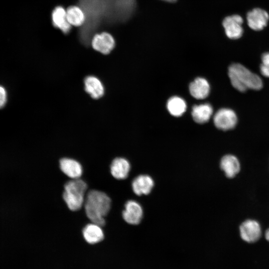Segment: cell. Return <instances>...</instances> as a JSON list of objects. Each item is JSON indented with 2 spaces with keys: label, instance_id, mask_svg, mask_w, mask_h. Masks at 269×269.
Masks as SVG:
<instances>
[{
  "label": "cell",
  "instance_id": "obj_1",
  "mask_svg": "<svg viewBox=\"0 0 269 269\" xmlns=\"http://www.w3.org/2000/svg\"><path fill=\"white\" fill-rule=\"evenodd\" d=\"M85 21L78 30L82 44L88 47L94 34L102 27L117 24L115 0H78Z\"/></svg>",
  "mask_w": 269,
  "mask_h": 269
},
{
  "label": "cell",
  "instance_id": "obj_2",
  "mask_svg": "<svg viewBox=\"0 0 269 269\" xmlns=\"http://www.w3.org/2000/svg\"><path fill=\"white\" fill-rule=\"evenodd\" d=\"M111 199L105 192L95 189L89 190L87 193L84 209L88 219L101 227L106 224L105 217L111 207Z\"/></svg>",
  "mask_w": 269,
  "mask_h": 269
},
{
  "label": "cell",
  "instance_id": "obj_3",
  "mask_svg": "<svg viewBox=\"0 0 269 269\" xmlns=\"http://www.w3.org/2000/svg\"><path fill=\"white\" fill-rule=\"evenodd\" d=\"M228 76L233 87L241 92L249 89L259 90L263 86L259 75L240 63H233L229 67Z\"/></svg>",
  "mask_w": 269,
  "mask_h": 269
},
{
  "label": "cell",
  "instance_id": "obj_4",
  "mask_svg": "<svg viewBox=\"0 0 269 269\" xmlns=\"http://www.w3.org/2000/svg\"><path fill=\"white\" fill-rule=\"evenodd\" d=\"M87 188V183L80 178L71 179L65 183L62 198L70 210L77 211L81 208Z\"/></svg>",
  "mask_w": 269,
  "mask_h": 269
},
{
  "label": "cell",
  "instance_id": "obj_5",
  "mask_svg": "<svg viewBox=\"0 0 269 269\" xmlns=\"http://www.w3.org/2000/svg\"><path fill=\"white\" fill-rule=\"evenodd\" d=\"M215 127L222 131L233 129L238 123V117L234 111L229 108L219 109L213 118Z\"/></svg>",
  "mask_w": 269,
  "mask_h": 269
},
{
  "label": "cell",
  "instance_id": "obj_6",
  "mask_svg": "<svg viewBox=\"0 0 269 269\" xmlns=\"http://www.w3.org/2000/svg\"><path fill=\"white\" fill-rule=\"evenodd\" d=\"M243 18L239 15L234 14L226 17L222 25L227 36L232 39L240 38L243 33Z\"/></svg>",
  "mask_w": 269,
  "mask_h": 269
},
{
  "label": "cell",
  "instance_id": "obj_7",
  "mask_svg": "<svg viewBox=\"0 0 269 269\" xmlns=\"http://www.w3.org/2000/svg\"><path fill=\"white\" fill-rule=\"evenodd\" d=\"M91 44L95 50L103 54H108L114 48L115 40L108 32L96 33L92 38Z\"/></svg>",
  "mask_w": 269,
  "mask_h": 269
},
{
  "label": "cell",
  "instance_id": "obj_8",
  "mask_svg": "<svg viewBox=\"0 0 269 269\" xmlns=\"http://www.w3.org/2000/svg\"><path fill=\"white\" fill-rule=\"evenodd\" d=\"M241 238L248 243H254L261 236V228L259 223L254 220H247L240 226Z\"/></svg>",
  "mask_w": 269,
  "mask_h": 269
},
{
  "label": "cell",
  "instance_id": "obj_9",
  "mask_svg": "<svg viewBox=\"0 0 269 269\" xmlns=\"http://www.w3.org/2000/svg\"><path fill=\"white\" fill-rule=\"evenodd\" d=\"M124 207L122 216L125 221L131 225L138 224L143 215V210L141 205L136 201L130 200L125 203Z\"/></svg>",
  "mask_w": 269,
  "mask_h": 269
},
{
  "label": "cell",
  "instance_id": "obj_10",
  "mask_svg": "<svg viewBox=\"0 0 269 269\" xmlns=\"http://www.w3.org/2000/svg\"><path fill=\"white\" fill-rule=\"evenodd\" d=\"M51 22L53 26L66 35L70 33L72 25L69 23L66 16V10L61 5L54 8L51 12Z\"/></svg>",
  "mask_w": 269,
  "mask_h": 269
},
{
  "label": "cell",
  "instance_id": "obj_11",
  "mask_svg": "<svg viewBox=\"0 0 269 269\" xmlns=\"http://www.w3.org/2000/svg\"><path fill=\"white\" fill-rule=\"evenodd\" d=\"M269 19V15L268 12L260 8L253 9L247 15L249 26L256 31L263 29L267 25Z\"/></svg>",
  "mask_w": 269,
  "mask_h": 269
},
{
  "label": "cell",
  "instance_id": "obj_12",
  "mask_svg": "<svg viewBox=\"0 0 269 269\" xmlns=\"http://www.w3.org/2000/svg\"><path fill=\"white\" fill-rule=\"evenodd\" d=\"M59 163L61 171L70 178H79L82 175L83 167L78 160L63 157L59 160Z\"/></svg>",
  "mask_w": 269,
  "mask_h": 269
},
{
  "label": "cell",
  "instance_id": "obj_13",
  "mask_svg": "<svg viewBox=\"0 0 269 269\" xmlns=\"http://www.w3.org/2000/svg\"><path fill=\"white\" fill-rule=\"evenodd\" d=\"M131 169L129 161L123 157L114 158L110 165V172L116 179L123 180L127 178Z\"/></svg>",
  "mask_w": 269,
  "mask_h": 269
},
{
  "label": "cell",
  "instance_id": "obj_14",
  "mask_svg": "<svg viewBox=\"0 0 269 269\" xmlns=\"http://www.w3.org/2000/svg\"><path fill=\"white\" fill-rule=\"evenodd\" d=\"M153 186V179L147 175H139L134 178L132 183L133 192L138 196L148 194Z\"/></svg>",
  "mask_w": 269,
  "mask_h": 269
},
{
  "label": "cell",
  "instance_id": "obj_15",
  "mask_svg": "<svg viewBox=\"0 0 269 269\" xmlns=\"http://www.w3.org/2000/svg\"><path fill=\"white\" fill-rule=\"evenodd\" d=\"M220 167L228 178H232L239 172L240 163L236 156L227 154L222 158Z\"/></svg>",
  "mask_w": 269,
  "mask_h": 269
},
{
  "label": "cell",
  "instance_id": "obj_16",
  "mask_svg": "<svg viewBox=\"0 0 269 269\" xmlns=\"http://www.w3.org/2000/svg\"><path fill=\"white\" fill-rule=\"evenodd\" d=\"M210 85L204 78H196L189 85V91L191 96L197 99L206 98L210 93Z\"/></svg>",
  "mask_w": 269,
  "mask_h": 269
},
{
  "label": "cell",
  "instance_id": "obj_17",
  "mask_svg": "<svg viewBox=\"0 0 269 269\" xmlns=\"http://www.w3.org/2000/svg\"><path fill=\"white\" fill-rule=\"evenodd\" d=\"M101 227L93 223L86 225L82 230L85 240L90 244L101 242L104 238V234Z\"/></svg>",
  "mask_w": 269,
  "mask_h": 269
},
{
  "label": "cell",
  "instance_id": "obj_18",
  "mask_svg": "<svg viewBox=\"0 0 269 269\" xmlns=\"http://www.w3.org/2000/svg\"><path fill=\"white\" fill-rule=\"evenodd\" d=\"M85 90L91 97L95 99L102 97L105 90L102 82L96 77L88 76L84 79Z\"/></svg>",
  "mask_w": 269,
  "mask_h": 269
},
{
  "label": "cell",
  "instance_id": "obj_19",
  "mask_svg": "<svg viewBox=\"0 0 269 269\" xmlns=\"http://www.w3.org/2000/svg\"><path fill=\"white\" fill-rule=\"evenodd\" d=\"M213 112L212 106L205 103L194 106L192 109L191 115L196 123L204 124L210 120Z\"/></svg>",
  "mask_w": 269,
  "mask_h": 269
},
{
  "label": "cell",
  "instance_id": "obj_20",
  "mask_svg": "<svg viewBox=\"0 0 269 269\" xmlns=\"http://www.w3.org/2000/svg\"><path fill=\"white\" fill-rule=\"evenodd\" d=\"M66 16L69 23L75 26H82L85 21V15L79 5H71L66 10Z\"/></svg>",
  "mask_w": 269,
  "mask_h": 269
},
{
  "label": "cell",
  "instance_id": "obj_21",
  "mask_svg": "<svg viewBox=\"0 0 269 269\" xmlns=\"http://www.w3.org/2000/svg\"><path fill=\"white\" fill-rule=\"evenodd\" d=\"M166 106L169 113L175 117L182 116L186 111L187 107L185 101L177 96H173L169 99Z\"/></svg>",
  "mask_w": 269,
  "mask_h": 269
},
{
  "label": "cell",
  "instance_id": "obj_22",
  "mask_svg": "<svg viewBox=\"0 0 269 269\" xmlns=\"http://www.w3.org/2000/svg\"><path fill=\"white\" fill-rule=\"evenodd\" d=\"M260 70L263 76L269 78V52L264 53L262 55Z\"/></svg>",
  "mask_w": 269,
  "mask_h": 269
},
{
  "label": "cell",
  "instance_id": "obj_23",
  "mask_svg": "<svg viewBox=\"0 0 269 269\" xmlns=\"http://www.w3.org/2000/svg\"><path fill=\"white\" fill-rule=\"evenodd\" d=\"M7 95L5 89L0 86V109L3 108L6 102Z\"/></svg>",
  "mask_w": 269,
  "mask_h": 269
},
{
  "label": "cell",
  "instance_id": "obj_24",
  "mask_svg": "<svg viewBox=\"0 0 269 269\" xmlns=\"http://www.w3.org/2000/svg\"><path fill=\"white\" fill-rule=\"evenodd\" d=\"M266 239L269 241V229H268L266 232L265 234Z\"/></svg>",
  "mask_w": 269,
  "mask_h": 269
},
{
  "label": "cell",
  "instance_id": "obj_25",
  "mask_svg": "<svg viewBox=\"0 0 269 269\" xmlns=\"http://www.w3.org/2000/svg\"><path fill=\"white\" fill-rule=\"evenodd\" d=\"M167 2L173 3L176 2L177 0H161Z\"/></svg>",
  "mask_w": 269,
  "mask_h": 269
}]
</instances>
